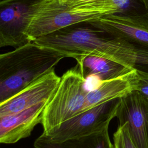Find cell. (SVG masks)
<instances>
[{"mask_svg": "<svg viewBox=\"0 0 148 148\" xmlns=\"http://www.w3.org/2000/svg\"><path fill=\"white\" fill-rule=\"evenodd\" d=\"M47 102L40 103L19 112L0 117V142L12 144L30 136L42 124Z\"/></svg>", "mask_w": 148, "mask_h": 148, "instance_id": "30bf717a", "label": "cell"}, {"mask_svg": "<svg viewBox=\"0 0 148 148\" xmlns=\"http://www.w3.org/2000/svg\"><path fill=\"white\" fill-rule=\"evenodd\" d=\"M138 79L134 90L138 91L148 101V76L137 72Z\"/></svg>", "mask_w": 148, "mask_h": 148, "instance_id": "2e32d148", "label": "cell"}, {"mask_svg": "<svg viewBox=\"0 0 148 148\" xmlns=\"http://www.w3.org/2000/svg\"><path fill=\"white\" fill-rule=\"evenodd\" d=\"M63 4L72 7H102L120 10L111 0H58Z\"/></svg>", "mask_w": 148, "mask_h": 148, "instance_id": "9a60e30c", "label": "cell"}, {"mask_svg": "<svg viewBox=\"0 0 148 148\" xmlns=\"http://www.w3.org/2000/svg\"><path fill=\"white\" fill-rule=\"evenodd\" d=\"M45 0H1L0 47L15 49L32 42L25 35L31 21Z\"/></svg>", "mask_w": 148, "mask_h": 148, "instance_id": "8992f818", "label": "cell"}, {"mask_svg": "<svg viewBox=\"0 0 148 148\" xmlns=\"http://www.w3.org/2000/svg\"><path fill=\"white\" fill-rule=\"evenodd\" d=\"M61 80L54 71L42 76L23 90L0 103V117L16 113L40 103L48 102Z\"/></svg>", "mask_w": 148, "mask_h": 148, "instance_id": "9c48e42d", "label": "cell"}, {"mask_svg": "<svg viewBox=\"0 0 148 148\" xmlns=\"http://www.w3.org/2000/svg\"><path fill=\"white\" fill-rule=\"evenodd\" d=\"M34 43L65 57L92 55L124 65L128 42L113 37L87 23L72 25L39 38Z\"/></svg>", "mask_w": 148, "mask_h": 148, "instance_id": "6da1fadb", "label": "cell"}, {"mask_svg": "<svg viewBox=\"0 0 148 148\" xmlns=\"http://www.w3.org/2000/svg\"><path fill=\"white\" fill-rule=\"evenodd\" d=\"M137 79L136 71L133 69L121 76L101 82L95 88L88 91L84 111L124 97L134 90Z\"/></svg>", "mask_w": 148, "mask_h": 148, "instance_id": "8fae6325", "label": "cell"}, {"mask_svg": "<svg viewBox=\"0 0 148 148\" xmlns=\"http://www.w3.org/2000/svg\"><path fill=\"white\" fill-rule=\"evenodd\" d=\"M65 57L34 42L0 55V103L54 71Z\"/></svg>", "mask_w": 148, "mask_h": 148, "instance_id": "7a4b0ae2", "label": "cell"}, {"mask_svg": "<svg viewBox=\"0 0 148 148\" xmlns=\"http://www.w3.org/2000/svg\"><path fill=\"white\" fill-rule=\"evenodd\" d=\"M114 148H137L130 135L127 123L119 125L113 134Z\"/></svg>", "mask_w": 148, "mask_h": 148, "instance_id": "5bb4252c", "label": "cell"}, {"mask_svg": "<svg viewBox=\"0 0 148 148\" xmlns=\"http://www.w3.org/2000/svg\"><path fill=\"white\" fill-rule=\"evenodd\" d=\"M34 146L35 148H114L108 130L62 142H51L41 134L35 140Z\"/></svg>", "mask_w": 148, "mask_h": 148, "instance_id": "4fadbf2b", "label": "cell"}, {"mask_svg": "<svg viewBox=\"0 0 148 148\" xmlns=\"http://www.w3.org/2000/svg\"><path fill=\"white\" fill-rule=\"evenodd\" d=\"M114 13H119L118 10L109 8L72 7L58 0H45L34 16L25 35L30 42H34L72 25Z\"/></svg>", "mask_w": 148, "mask_h": 148, "instance_id": "3957f363", "label": "cell"}, {"mask_svg": "<svg viewBox=\"0 0 148 148\" xmlns=\"http://www.w3.org/2000/svg\"><path fill=\"white\" fill-rule=\"evenodd\" d=\"M110 35L130 43L148 46V14L114 13L86 22Z\"/></svg>", "mask_w": 148, "mask_h": 148, "instance_id": "ba28073f", "label": "cell"}, {"mask_svg": "<svg viewBox=\"0 0 148 148\" xmlns=\"http://www.w3.org/2000/svg\"><path fill=\"white\" fill-rule=\"evenodd\" d=\"M76 66L86 80L95 77L101 82L110 80L124 75L133 69L110 59L92 55H83L75 58Z\"/></svg>", "mask_w": 148, "mask_h": 148, "instance_id": "7c38bea8", "label": "cell"}, {"mask_svg": "<svg viewBox=\"0 0 148 148\" xmlns=\"http://www.w3.org/2000/svg\"><path fill=\"white\" fill-rule=\"evenodd\" d=\"M86 81L76 65L63 74L44 111L42 123L44 132L84 110L88 91L85 87Z\"/></svg>", "mask_w": 148, "mask_h": 148, "instance_id": "277c9868", "label": "cell"}, {"mask_svg": "<svg viewBox=\"0 0 148 148\" xmlns=\"http://www.w3.org/2000/svg\"><path fill=\"white\" fill-rule=\"evenodd\" d=\"M143 5L146 13L148 14V0H139Z\"/></svg>", "mask_w": 148, "mask_h": 148, "instance_id": "e0dca14e", "label": "cell"}, {"mask_svg": "<svg viewBox=\"0 0 148 148\" xmlns=\"http://www.w3.org/2000/svg\"><path fill=\"white\" fill-rule=\"evenodd\" d=\"M120 98L83 111L47 132L42 134L53 142H62L108 130L116 117Z\"/></svg>", "mask_w": 148, "mask_h": 148, "instance_id": "5b68a950", "label": "cell"}, {"mask_svg": "<svg viewBox=\"0 0 148 148\" xmlns=\"http://www.w3.org/2000/svg\"><path fill=\"white\" fill-rule=\"evenodd\" d=\"M116 117L119 125L127 123L137 148H148V101L138 91L120 98Z\"/></svg>", "mask_w": 148, "mask_h": 148, "instance_id": "52a82bcc", "label": "cell"}]
</instances>
